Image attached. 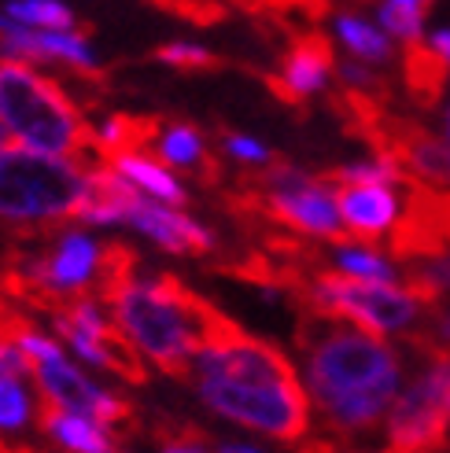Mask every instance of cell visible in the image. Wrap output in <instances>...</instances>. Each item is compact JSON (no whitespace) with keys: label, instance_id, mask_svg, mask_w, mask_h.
<instances>
[{"label":"cell","instance_id":"cell-27","mask_svg":"<svg viewBox=\"0 0 450 453\" xmlns=\"http://www.w3.org/2000/svg\"><path fill=\"white\" fill-rule=\"evenodd\" d=\"M399 4H410V8H421V12H429L436 0H399Z\"/></svg>","mask_w":450,"mask_h":453},{"label":"cell","instance_id":"cell-11","mask_svg":"<svg viewBox=\"0 0 450 453\" xmlns=\"http://www.w3.org/2000/svg\"><path fill=\"white\" fill-rule=\"evenodd\" d=\"M155 151L167 166H177L192 173L199 185H218L221 180V163L211 155V148L204 144V133L189 122H167L163 137L155 141Z\"/></svg>","mask_w":450,"mask_h":453},{"label":"cell","instance_id":"cell-24","mask_svg":"<svg viewBox=\"0 0 450 453\" xmlns=\"http://www.w3.org/2000/svg\"><path fill=\"white\" fill-rule=\"evenodd\" d=\"M151 4H159L174 15H182L196 27H204V22H218L225 19V4H214V0H151Z\"/></svg>","mask_w":450,"mask_h":453},{"label":"cell","instance_id":"cell-18","mask_svg":"<svg viewBox=\"0 0 450 453\" xmlns=\"http://www.w3.org/2000/svg\"><path fill=\"white\" fill-rule=\"evenodd\" d=\"M332 269L351 277H362V280H399L402 269H395V262H388L380 251H373V243H336L332 251Z\"/></svg>","mask_w":450,"mask_h":453},{"label":"cell","instance_id":"cell-13","mask_svg":"<svg viewBox=\"0 0 450 453\" xmlns=\"http://www.w3.org/2000/svg\"><path fill=\"white\" fill-rule=\"evenodd\" d=\"M402 81H407V93L421 104V107H439L446 85H450V59L439 56L429 41H414L402 52Z\"/></svg>","mask_w":450,"mask_h":453},{"label":"cell","instance_id":"cell-12","mask_svg":"<svg viewBox=\"0 0 450 453\" xmlns=\"http://www.w3.org/2000/svg\"><path fill=\"white\" fill-rule=\"evenodd\" d=\"M30 376L37 380L41 395L63 405V410H74V413H85L93 417L97 410V398H100V388H93L71 361L66 357H49V361H30Z\"/></svg>","mask_w":450,"mask_h":453},{"label":"cell","instance_id":"cell-14","mask_svg":"<svg viewBox=\"0 0 450 453\" xmlns=\"http://www.w3.org/2000/svg\"><path fill=\"white\" fill-rule=\"evenodd\" d=\"M37 424H41L44 435L56 439L66 449H78V453H107V449H115L111 435L104 432L93 417L63 410V405L49 402V398H44V405H41V420Z\"/></svg>","mask_w":450,"mask_h":453},{"label":"cell","instance_id":"cell-22","mask_svg":"<svg viewBox=\"0 0 450 453\" xmlns=\"http://www.w3.org/2000/svg\"><path fill=\"white\" fill-rule=\"evenodd\" d=\"M30 420V398L19 388V376L0 372V432H19Z\"/></svg>","mask_w":450,"mask_h":453},{"label":"cell","instance_id":"cell-8","mask_svg":"<svg viewBox=\"0 0 450 453\" xmlns=\"http://www.w3.org/2000/svg\"><path fill=\"white\" fill-rule=\"evenodd\" d=\"M336 74V52L325 34H299L288 44L277 74H266V85L284 104H306L314 93H322Z\"/></svg>","mask_w":450,"mask_h":453},{"label":"cell","instance_id":"cell-26","mask_svg":"<svg viewBox=\"0 0 450 453\" xmlns=\"http://www.w3.org/2000/svg\"><path fill=\"white\" fill-rule=\"evenodd\" d=\"M8 133H12V129H8L4 122H0V155H4V151L12 148V141H8Z\"/></svg>","mask_w":450,"mask_h":453},{"label":"cell","instance_id":"cell-16","mask_svg":"<svg viewBox=\"0 0 450 453\" xmlns=\"http://www.w3.org/2000/svg\"><path fill=\"white\" fill-rule=\"evenodd\" d=\"M111 163H115L137 188H144L148 196L163 199V203H174V207L189 203V196H185V188H182V180H177L163 163H155L151 155H144V151H126V155H115Z\"/></svg>","mask_w":450,"mask_h":453},{"label":"cell","instance_id":"cell-2","mask_svg":"<svg viewBox=\"0 0 450 453\" xmlns=\"http://www.w3.org/2000/svg\"><path fill=\"white\" fill-rule=\"evenodd\" d=\"M196 388L214 413L266 439L303 442L310 435L314 402L291 357L244 328L199 350Z\"/></svg>","mask_w":450,"mask_h":453},{"label":"cell","instance_id":"cell-23","mask_svg":"<svg viewBox=\"0 0 450 453\" xmlns=\"http://www.w3.org/2000/svg\"><path fill=\"white\" fill-rule=\"evenodd\" d=\"M155 59L167 63V66H182V71H207V66H218L214 52L199 49V44H189V41L163 44V49H155Z\"/></svg>","mask_w":450,"mask_h":453},{"label":"cell","instance_id":"cell-9","mask_svg":"<svg viewBox=\"0 0 450 453\" xmlns=\"http://www.w3.org/2000/svg\"><path fill=\"white\" fill-rule=\"evenodd\" d=\"M395 188H402V185H384V180H347V185H332L344 225L354 240L376 243V240L392 236V229L402 218V199Z\"/></svg>","mask_w":450,"mask_h":453},{"label":"cell","instance_id":"cell-5","mask_svg":"<svg viewBox=\"0 0 450 453\" xmlns=\"http://www.w3.org/2000/svg\"><path fill=\"white\" fill-rule=\"evenodd\" d=\"M303 310L344 317L376 335H410L417 332L424 303L414 288L399 280H362L340 269H306L299 288L291 291Z\"/></svg>","mask_w":450,"mask_h":453},{"label":"cell","instance_id":"cell-15","mask_svg":"<svg viewBox=\"0 0 450 453\" xmlns=\"http://www.w3.org/2000/svg\"><path fill=\"white\" fill-rule=\"evenodd\" d=\"M336 34L347 44V52L366 59L373 66H388L395 59V44L392 34L384 27H373L369 19H362L358 12H340L336 15Z\"/></svg>","mask_w":450,"mask_h":453},{"label":"cell","instance_id":"cell-20","mask_svg":"<svg viewBox=\"0 0 450 453\" xmlns=\"http://www.w3.org/2000/svg\"><path fill=\"white\" fill-rule=\"evenodd\" d=\"M376 19L392 37H399L402 44H414V41H424V12L421 8H410V4H399V0H384L376 8Z\"/></svg>","mask_w":450,"mask_h":453},{"label":"cell","instance_id":"cell-1","mask_svg":"<svg viewBox=\"0 0 450 453\" xmlns=\"http://www.w3.org/2000/svg\"><path fill=\"white\" fill-rule=\"evenodd\" d=\"M296 347L310 402L332 439H362L388 417L402 391V357L384 335L344 317L303 310Z\"/></svg>","mask_w":450,"mask_h":453},{"label":"cell","instance_id":"cell-10","mask_svg":"<svg viewBox=\"0 0 450 453\" xmlns=\"http://www.w3.org/2000/svg\"><path fill=\"white\" fill-rule=\"evenodd\" d=\"M126 225L141 229L148 240H155L163 251H174V255H207L214 247V233L211 229H204L199 221H192L185 211H170V207L151 203L144 196V188L137 192V199L129 203Z\"/></svg>","mask_w":450,"mask_h":453},{"label":"cell","instance_id":"cell-3","mask_svg":"<svg viewBox=\"0 0 450 453\" xmlns=\"http://www.w3.org/2000/svg\"><path fill=\"white\" fill-rule=\"evenodd\" d=\"M107 306L115 313L119 328L141 347L151 365L177 380L192 376L199 350L221 343L225 335L240 328L170 273H159L151 280L133 277Z\"/></svg>","mask_w":450,"mask_h":453},{"label":"cell","instance_id":"cell-4","mask_svg":"<svg viewBox=\"0 0 450 453\" xmlns=\"http://www.w3.org/2000/svg\"><path fill=\"white\" fill-rule=\"evenodd\" d=\"M0 122L22 148L74 158L81 166L100 163L97 133L81 122L78 104L63 93V85L30 71L27 59L8 56L0 63Z\"/></svg>","mask_w":450,"mask_h":453},{"label":"cell","instance_id":"cell-25","mask_svg":"<svg viewBox=\"0 0 450 453\" xmlns=\"http://www.w3.org/2000/svg\"><path fill=\"white\" fill-rule=\"evenodd\" d=\"M225 151H229L233 158H240V163H252V166L274 163V151H269L266 144H259V141H252V137H240V133H225Z\"/></svg>","mask_w":450,"mask_h":453},{"label":"cell","instance_id":"cell-28","mask_svg":"<svg viewBox=\"0 0 450 453\" xmlns=\"http://www.w3.org/2000/svg\"><path fill=\"white\" fill-rule=\"evenodd\" d=\"M443 126H446V137H450V107H446V122Z\"/></svg>","mask_w":450,"mask_h":453},{"label":"cell","instance_id":"cell-6","mask_svg":"<svg viewBox=\"0 0 450 453\" xmlns=\"http://www.w3.org/2000/svg\"><path fill=\"white\" fill-rule=\"evenodd\" d=\"M89 192V166L74 158L41 155L34 148H8L0 155V218L63 221L78 218Z\"/></svg>","mask_w":450,"mask_h":453},{"label":"cell","instance_id":"cell-17","mask_svg":"<svg viewBox=\"0 0 450 453\" xmlns=\"http://www.w3.org/2000/svg\"><path fill=\"white\" fill-rule=\"evenodd\" d=\"M402 265H407V269H402V280H407V288H414L429 306H436V303H443L450 296V243L439 247V251L407 258Z\"/></svg>","mask_w":450,"mask_h":453},{"label":"cell","instance_id":"cell-21","mask_svg":"<svg viewBox=\"0 0 450 453\" xmlns=\"http://www.w3.org/2000/svg\"><path fill=\"white\" fill-rule=\"evenodd\" d=\"M155 442L163 449H177V453H189V449H218L221 439H211L204 427L196 424H174V420H159L155 424Z\"/></svg>","mask_w":450,"mask_h":453},{"label":"cell","instance_id":"cell-7","mask_svg":"<svg viewBox=\"0 0 450 453\" xmlns=\"http://www.w3.org/2000/svg\"><path fill=\"white\" fill-rule=\"evenodd\" d=\"M417 372L402 383L384 417V439L395 453L450 446V354L421 350Z\"/></svg>","mask_w":450,"mask_h":453},{"label":"cell","instance_id":"cell-19","mask_svg":"<svg viewBox=\"0 0 450 453\" xmlns=\"http://www.w3.org/2000/svg\"><path fill=\"white\" fill-rule=\"evenodd\" d=\"M8 15L30 30H71L74 27L71 8H63L59 0H12Z\"/></svg>","mask_w":450,"mask_h":453}]
</instances>
